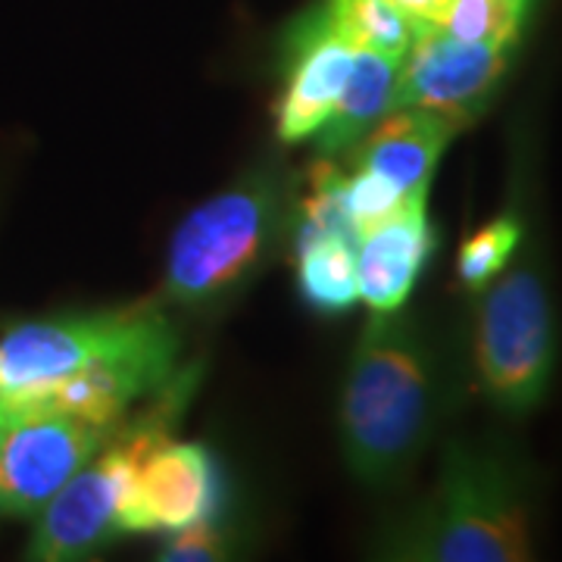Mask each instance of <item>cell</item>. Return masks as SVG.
Listing matches in <instances>:
<instances>
[{
  "label": "cell",
  "mask_w": 562,
  "mask_h": 562,
  "mask_svg": "<svg viewBox=\"0 0 562 562\" xmlns=\"http://www.w3.org/2000/svg\"><path fill=\"white\" fill-rule=\"evenodd\" d=\"M25 560L81 562L122 538L116 525V482L101 450L32 516Z\"/></svg>",
  "instance_id": "cell-10"
},
{
  "label": "cell",
  "mask_w": 562,
  "mask_h": 562,
  "mask_svg": "<svg viewBox=\"0 0 562 562\" xmlns=\"http://www.w3.org/2000/svg\"><path fill=\"white\" fill-rule=\"evenodd\" d=\"M391 562H528L535 560V479L503 441H447L428 494L372 543Z\"/></svg>",
  "instance_id": "cell-2"
},
{
  "label": "cell",
  "mask_w": 562,
  "mask_h": 562,
  "mask_svg": "<svg viewBox=\"0 0 562 562\" xmlns=\"http://www.w3.org/2000/svg\"><path fill=\"white\" fill-rule=\"evenodd\" d=\"M522 241L525 220L519 210L509 206L501 216L484 222L475 235H469L462 241L460 254H457V281L462 291H469V294L484 291L522 250Z\"/></svg>",
  "instance_id": "cell-17"
},
{
  "label": "cell",
  "mask_w": 562,
  "mask_h": 562,
  "mask_svg": "<svg viewBox=\"0 0 562 562\" xmlns=\"http://www.w3.org/2000/svg\"><path fill=\"white\" fill-rule=\"evenodd\" d=\"M169 535L172 538L162 543L157 557L160 562H216L232 557V538L216 519H203Z\"/></svg>",
  "instance_id": "cell-19"
},
{
  "label": "cell",
  "mask_w": 562,
  "mask_h": 562,
  "mask_svg": "<svg viewBox=\"0 0 562 562\" xmlns=\"http://www.w3.org/2000/svg\"><path fill=\"white\" fill-rule=\"evenodd\" d=\"M325 16L357 50H372L401 63L422 25L387 0H322Z\"/></svg>",
  "instance_id": "cell-16"
},
{
  "label": "cell",
  "mask_w": 562,
  "mask_h": 562,
  "mask_svg": "<svg viewBox=\"0 0 562 562\" xmlns=\"http://www.w3.org/2000/svg\"><path fill=\"white\" fill-rule=\"evenodd\" d=\"M453 401V369L431 322L372 313L347 362L338 441L347 472L369 491H391L431 447Z\"/></svg>",
  "instance_id": "cell-1"
},
{
  "label": "cell",
  "mask_w": 562,
  "mask_h": 562,
  "mask_svg": "<svg viewBox=\"0 0 562 562\" xmlns=\"http://www.w3.org/2000/svg\"><path fill=\"white\" fill-rule=\"evenodd\" d=\"M435 244L428 194L413 198L387 220L369 225L357 241L360 301L372 313L403 310L435 254Z\"/></svg>",
  "instance_id": "cell-11"
},
{
  "label": "cell",
  "mask_w": 562,
  "mask_h": 562,
  "mask_svg": "<svg viewBox=\"0 0 562 562\" xmlns=\"http://www.w3.org/2000/svg\"><path fill=\"white\" fill-rule=\"evenodd\" d=\"M513 57V47L472 44L438 25H422L397 69L394 110L416 106L469 128L497 101Z\"/></svg>",
  "instance_id": "cell-7"
},
{
  "label": "cell",
  "mask_w": 562,
  "mask_h": 562,
  "mask_svg": "<svg viewBox=\"0 0 562 562\" xmlns=\"http://www.w3.org/2000/svg\"><path fill=\"white\" fill-rule=\"evenodd\" d=\"M297 179L276 157L194 206L172 232L160 297L166 310L206 316L225 310L291 244Z\"/></svg>",
  "instance_id": "cell-3"
},
{
  "label": "cell",
  "mask_w": 562,
  "mask_h": 562,
  "mask_svg": "<svg viewBox=\"0 0 562 562\" xmlns=\"http://www.w3.org/2000/svg\"><path fill=\"white\" fill-rule=\"evenodd\" d=\"M401 10L403 16L416 22V25H441L443 13L450 7V0H387Z\"/></svg>",
  "instance_id": "cell-20"
},
{
  "label": "cell",
  "mask_w": 562,
  "mask_h": 562,
  "mask_svg": "<svg viewBox=\"0 0 562 562\" xmlns=\"http://www.w3.org/2000/svg\"><path fill=\"white\" fill-rule=\"evenodd\" d=\"M475 297V379L497 413L525 419L547 401L560 360L557 303L541 257L531 247L516 254Z\"/></svg>",
  "instance_id": "cell-4"
},
{
  "label": "cell",
  "mask_w": 562,
  "mask_h": 562,
  "mask_svg": "<svg viewBox=\"0 0 562 562\" xmlns=\"http://www.w3.org/2000/svg\"><path fill=\"white\" fill-rule=\"evenodd\" d=\"M357 47L325 16L322 3L288 25L281 38V91L276 101V138L284 147L310 140L353 69Z\"/></svg>",
  "instance_id": "cell-9"
},
{
  "label": "cell",
  "mask_w": 562,
  "mask_h": 562,
  "mask_svg": "<svg viewBox=\"0 0 562 562\" xmlns=\"http://www.w3.org/2000/svg\"><path fill=\"white\" fill-rule=\"evenodd\" d=\"M106 431L57 409L7 416L0 441V516L32 519L91 460Z\"/></svg>",
  "instance_id": "cell-8"
},
{
  "label": "cell",
  "mask_w": 562,
  "mask_h": 562,
  "mask_svg": "<svg viewBox=\"0 0 562 562\" xmlns=\"http://www.w3.org/2000/svg\"><path fill=\"white\" fill-rule=\"evenodd\" d=\"M160 301L66 313L13 325L0 335V413L16 416L54 384L128 341Z\"/></svg>",
  "instance_id": "cell-5"
},
{
  "label": "cell",
  "mask_w": 562,
  "mask_h": 562,
  "mask_svg": "<svg viewBox=\"0 0 562 562\" xmlns=\"http://www.w3.org/2000/svg\"><path fill=\"white\" fill-rule=\"evenodd\" d=\"M397 69L401 63L387 60L382 54L357 50V60L344 81L341 98L335 101L319 132L310 138L316 144V157L341 160L384 116L394 113Z\"/></svg>",
  "instance_id": "cell-14"
},
{
  "label": "cell",
  "mask_w": 562,
  "mask_h": 562,
  "mask_svg": "<svg viewBox=\"0 0 562 562\" xmlns=\"http://www.w3.org/2000/svg\"><path fill=\"white\" fill-rule=\"evenodd\" d=\"M297 288L306 306L322 316H341L360 303L357 241L344 235H306L291 241Z\"/></svg>",
  "instance_id": "cell-15"
},
{
  "label": "cell",
  "mask_w": 562,
  "mask_h": 562,
  "mask_svg": "<svg viewBox=\"0 0 562 562\" xmlns=\"http://www.w3.org/2000/svg\"><path fill=\"white\" fill-rule=\"evenodd\" d=\"M535 0H450L438 29L460 41L519 47Z\"/></svg>",
  "instance_id": "cell-18"
},
{
  "label": "cell",
  "mask_w": 562,
  "mask_h": 562,
  "mask_svg": "<svg viewBox=\"0 0 562 562\" xmlns=\"http://www.w3.org/2000/svg\"><path fill=\"white\" fill-rule=\"evenodd\" d=\"M181 366L179 325L166 306L140 325L138 331L122 341L101 360L88 362L76 375L54 384L29 409H57L76 419L98 425L110 435L140 401H147L160 384H166ZM22 409V413H29Z\"/></svg>",
  "instance_id": "cell-6"
},
{
  "label": "cell",
  "mask_w": 562,
  "mask_h": 562,
  "mask_svg": "<svg viewBox=\"0 0 562 562\" xmlns=\"http://www.w3.org/2000/svg\"><path fill=\"white\" fill-rule=\"evenodd\" d=\"M3 428H7V416L0 413V441H3Z\"/></svg>",
  "instance_id": "cell-21"
},
{
  "label": "cell",
  "mask_w": 562,
  "mask_h": 562,
  "mask_svg": "<svg viewBox=\"0 0 562 562\" xmlns=\"http://www.w3.org/2000/svg\"><path fill=\"white\" fill-rule=\"evenodd\" d=\"M460 125L438 113L403 106L384 116L366 138L347 154L353 172L384 181L401 198H419L431 191L443 150L460 135Z\"/></svg>",
  "instance_id": "cell-12"
},
{
  "label": "cell",
  "mask_w": 562,
  "mask_h": 562,
  "mask_svg": "<svg viewBox=\"0 0 562 562\" xmlns=\"http://www.w3.org/2000/svg\"><path fill=\"white\" fill-rule=\"evenodd\" d=\"M138 484L154 531H179L203 519H216L220 513V469L201 443L166 438L140 462Z\"/></svg>",
  "instance_id": "cell-13"
}]
</instances>
